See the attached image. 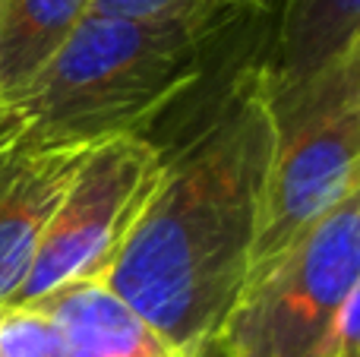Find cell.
<instances>
[{"label": "cell", "instance_id": "6da1fadb", "mask_svg": "<svg viewBox=\"0 0 360 357\" xmlns=\"http://www.w3.org/2000/svg\"><path fill=\"white\" fill-rule=\"evenodd\" d=\"M158 145L162 181L101 285L184 357H209L247 285L275 149L259 57Z\"/></svg>", "mask_w": 360, "mask_h": 357}, {"label": "cell", "instance_id": "7a4b0ae2", "mask_svg": "<svg viewBox=\"0 0 360 357\" xmlns=\"http://www.w3.org/2000/svg\"><path fill=\"white\" fill-rule=\"evenodd\" d=\"M275 13L108 16L89 13L13 105L44 143L152 136L215 63L266 48Z\"/></svg>", "mask_w": 360, "mask_h": 357}, {"label": "cell", "instance_id": "3957f363", "mask_svg": "<svg viewBox=\"0 0 360 357\" xmlns=\"http://www.w3.org/2000/svg\"><path fill=\"white\" fill-rule=\"evenodd\" d=\"M360 282V190L247 278L218 357H313Z\"/></svg>", "mask_w": 360, "mask_h": 357}, {"label": "cell", "instance_id": "277c9868", "mask_svg": "<svg viewBox=\"0 0 360 357\" xmlns=\"http://www.w3.org/2000/svg\"><path fill=\"white\" fill-rule=\"evenodd\" d=\"M165 149L149 136H111L92 145L54 209L32 269L10 304H38L73 285L105 282L149 206Z\"/></svg>", "mask_w": 360, "mask_h": 357}, {"label": "cell", "instance_id": "5b68a950", "mask_svg": "<svg viewBox=\"0 0 360 357\" xmlns=\"http://www.w3.org/2000/svg\"><path fill=\"white\" fill-rule=\"evenodd\" d=\"M269 108L275 149L250 275L360 190V101L313 82Z\"/></svg>", "mask_w": 360, "mask_h": 357}, {"label": "cell", "instance_id": "8992f818", "mask_svg": "<svg viewBox=\"0 0 360 357\" xmlns=\"http://www.w3.org/2000/svg\"><path fill=\"white\" fill-rule=\"evenodd\" d=\"M92 145L35 139L19 108L0 130V307L22 288L44 228Z\"/></svg>", "mask_w": 360, "mask_h": 357}, {"label": "cell", "instance_id": "52a82bcc", "mask_svg": "<svg viewBox=\"0 0 360 357\" xmlns=\"http://www.w3.org/2000/svg\"><path fill=\"white\" fill-rule=\"evenodd\" d=\"M360 38V0H281L259 73L269 105L323 79Z\"/></svg>", "mask_w": 360, "mask_h": 357}, {"label": "cell", "instance_id": "ba28073f", "mask_svg": "<svg viewBox=\"0 0 360 357\" xmlns=\"http://www.w3.org/2000/svg\"><path fill=\"white\" fill-rule=\"evenodd\" d=\"M38 304L60 326V357H184L101 282L54 291Z\"/></svg>", "mask_w": 360, "mask_h": 357}, {"label": "cell", "instance_id": "9c48e42d", "mask_svg": "<svg viewBox=\"0 0 360 357\" xmlns=\"http://www.w3.org/2000/svg\"><path fill=\"white\" fill-rule=\"evenodd\" d=\"M95 0H0V101L13 98L60 51Z\"/></svg>", "mask_w": 360, "mask_h": 357}, {"label": "cell", "instance_id": "30bf717a", "mask_svg": "<svg viewBox=\"0 0 360 357\" xmlns=\"http://www.w3.org/2000/svg\"><path fill=\"white\" fill-rule=\"evenodd\" d=\"M63 335L41 304L0 307V357H60Z\"/></svg>", "mask_w": 360, "mask_h": 357}, {"label": "cell", "instance_id": "8fae6325", "mask_svg": "<svg viewBox=\"0 0 360 357\" xmlns=\"http://www.w3.org/2000/svg\"><path fill=\"white\" fill-rule=\"evenodd\" d=\"M281 0H95L92 13L108 16H231V13H278Z\"/></svg>", "mask_w": 360, "mask_h": 357}, {"label": "cell", "instance_id": "7c38bea8", "mask_svg": "<svg viewBox=\"0 0 360 357\" xmlns=\"http://www.w3.org/2000/svg\"><path fill=\"white\" fill-rule=\"evenodd\" d=\"M313 357H360V282L338 307L329 332Z\"/></svg>", "mask_w": 360, "mask_h": 357}, {"label": "cell", "instance_id": "4fadbf2b", "mask_svg": "<svg viewBox=\"0 0 360 357\" xmlns=\"http://www.w3.org/2000/svg\"><path fill=\"white\" fill-rule=\"evenodd\" d=\"M316 82H326V86H332L335 92H342V95H348V98L360 101V38H357L354 48L345 54V60L338 63V67H332L329 73H326L323 79H316Z\"/></svg>", "mask_w": 360, "mask_h": 357}, {"label": "cell", "instance_id": "5bb4252c", "mask_svg": "<svg viewBox=\"0 0 360 357\" xmlns=\"http://www.w3.org/2000/svg\"><path fill=\"white\" fill-rule=\"evenodd\" d=\"M13 114H16V108H13V101H0V130H4V126L13 120Z\"/></svg>", "mask_w": 360, "mask_h": 357}]
</instances>
